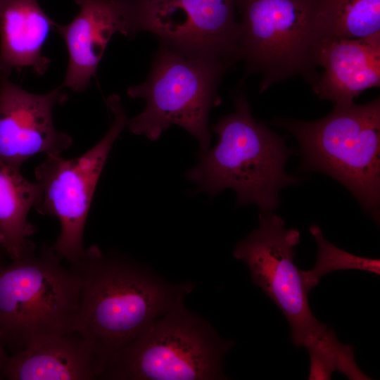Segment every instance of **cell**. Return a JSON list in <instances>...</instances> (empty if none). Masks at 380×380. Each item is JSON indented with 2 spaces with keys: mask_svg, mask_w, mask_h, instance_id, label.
Wrapping results in <instances>:
<instances>
[{
  "mask_svg": "<svg viewBox=\"0 0 380 380\" xmlns=\"http://www.w3.org/2000/svg\"><path fill=\"white\" fill-rule=\"evenodd\" d=\"M310 232L316 241L317 255L312 270H301L304 284L309 291L315 287L326 274L337 270H355L380 274L379 259L357 256L336 247L324 237L317 224H312Z\"/></svg>",
  "mask_w": 380,
  "mask_h": 380,
  "instance_id": "cell-19",
  "label": "cell"
},
{
  "mask_svg": "<svg viewBox=\"0 0 380 380\" xmlns=\"http://www.w3.org/2000/svg\"><path fill=\"white\" fill-rule=\"evenodd\" d=\"M229 66L160 42L148 78L127 89L129 97L146 101L144 110L129 119L130 132L154 141L171 125H178L196 138L200 154L206 153L211 137L209 113Z\"/></svg>",
  "mask_w": 380,
  "mask_h": 380,
  "instance_id": "cell-5",
  "label": "cell"
},
{
  "mask_svg": "<svg viewBox=\"0 0 380 380\" xmlns=\"http://www.w3.org/2000/svg\"><path fill=\"white\" fill-rule=\"evenodd\" d=\"M110 113L108 130L84 154L71 159L61 155L46 156L35 170L40 198L35 209L58 218L61 232L51 246L60 259L72 262L84 251L83 236L94 194L114 142L128 127L120 97L106 100Z\"/></svg>",
  "mask_w": 380,
  "mask_h": 380,
  "instance_id": "cell-8",
  "label": "cell"
},
{
  "mask_svg": "<svg viewBox=\"0 0 380 380\" xmlns=\"http://www.w3.org/2000/svg\"><path fill=\"white\" fill-rule=\"evenodd\" d=\"M238 60L258 73L260 92L273 84L302 76L317 81V55L324 34L316 0H236Z\"/></svg>",
  "mask_w": 380,
  "mask_h": 380,
  "instance_id": "cell-7",
  "label": "cell"
},
{
  "mask_svg": "<svg viewBox=\"0 0 380 380\" xmlns=\"http://www.w3.org/2000/svg\"><path fill=\"white\" fill-rule=\"evenodd\" d=\"M39 198L37 182H30L20 169L0 160V244L11 260L20 256L32 243L29 237L34 228L27 216Z\"/></svg>",
  "mask_w": 380,
  "mask_h": 380,
  "instance_id": "cell-16",
  "label": "cell"
},
{
  "mask_svg": "<svg viewBox=\"0 0 380 380\" xmlns=\"http://www.w3.org/2000/svg\"><path fill=\"white\" fill-rule=\"evenodd\" d=\"M0 74V160L20 169L32 156L61 155L72 138L58 131L52 111L68 95L58 87L44 94L30 93Z\"/></svg>",
  "mask_w": 380,
  "mask_h": 380,
  "instance_id": "cell-11",
  "label": "cell"
},
{
  "mask_svg": "<svg viewBox=\"0 0 380 380\" xmlns=\"http://www.w3.org/2000/svg\"><path fill=\"white\" fill-rule=\"evenodd\" d=\"M300 232L285 229L284 220L272 213H259V227L237 243L234 256L248 266L253 282L277 305L286 317L297 348L328 326L315 318L301 270L294 262Z\"/></svg>",
  "mask_w": 380,
  "mask_h": 380,
  "instance_id": "cell-9",
  "label": "cell"
},
{
  "mask_svg": "<svg viewBox=\"0 0 380 380\" xmlns=\"http://www.w3.org/2000/svg\"><path fill=\"white\" fill-rule=\"evenodd\" d=\"M1 333H0V338H1Z\"/></svg>",
  "mask_w": 380,
  "mask_h": 380,
  "instance_id": "cell-22",
  "label": "cell"
},
{
  "mask_svg": "<svg viewBox=\"0 0 380 380\" xmlns=\"http://www.w3.org/2000/svg\"><path fill=\"white\" fill-rule=\"evenodd\" d=\"M70 267L81 283L74 330L91 349L101 379L114 357L195 287L191 282L167 281L96 246L85 248Z\"/></svg>",
  "mask_w": 380,
  "mask_h": 380,
  "instance_id": "cell-1",
  "label": "cell"
},
{
  "mask_svg": "<svg viewBox=\"0 0 380 380\" xmlns=\"http://www.w3.org/2000/svg\"><path fill=\"white\" fill-rule=\"evenodd\" d=\"M0 265V341L16 352L74 332L80 279L52 247L23 253Z\"/></svg>",
  "mask_w": 380,
  "mask_h": 380,
  "instance_id": "cell-4",
  "label": "cell"
},
{
  "mask_svg": "<svg viewBox=\"0 0 380 380\" xmlns=\"http://www.w3.org/2000/svg\"><path fill=\"white\" fill-rule=\"evenodd\" d=\"M2 373L12 380L101 379L91 349L75 331L15 352L4 362Z\"/></svg>",
  "mask_w": 380,
  "mask_h": 380,
  "instance_id": "cell-14",
  "label": "cell"
},
{
  "mask_svg": "<svg viewBox=\"0 0 380 380\" xmlns=\"http://www.w3.org/2000/svg\"><path fill=\"white\" fill-rule=\"evenodd\" d=\"M139 3L144 6H154L167 4L175 0H139Z\"/></svg>",
  "mask_w": 380,
  "mask_h": 380,
  "instance_id": "cell-20",
  "label": "cell"
},
{
  "mask_svg": "<svg viewBox=\"0 0 380 380\" xmlns=\"http://www.w3.org/2000/svg\"><path fill=\"white\" fill-rule=\"evenodd\" d=\"M0 249H2V250H3V248H2L1 246V244H0ZM3 251H4V250H3Z\"/></svg>",
  "mask_w": 380,
  "mask_h": 380,
  "instance_id": "cell-21",
  "label": "cell"
},
{
  "mask_svg": "<svg viewBox=\"0 0 380 380\" xmlns=\"http://www.w3.org/2000/svg\"><path fill=\"white\" fill-rule=\"evenodd\" d=\"M1 1V0H0V1Z\"/></svg>",
  "mask_w": 380,
  "mask_h": 380,
  "instance_id": "cell-23",
  "label": "cell"
},
{
  "mask_svg": "<svg viewBox=\"0 0 380 380\" xmlns=\"http://www.w3.org/2000/svg\"><path fill=\"white\" fill-rule=\"evenodd\" d=\"M305 348L310 356L308 379H331L334 371L344 374L350 379H371L357 365L353 347L339 342L329 327Z\"/></svg>",
  "mask_w": 380,
  "mask_h": 380,
  "instance_id": "cell-18",
  "label": "cell"
},
{
  "mask_svg": "<svg viewBox=\"0 0 380 380\" xmlns=\"http://www.w3.org/2000/svg\"><path fill=\"white\" fill-rule=\"evenodd\" d=\"M234 344L182 300L114 357L102 379H226L224 357Z\"/></svg>",
  "mask_w": 380,
  "mask_h": 380,
  "instance_id": "cell-6",
  "label": "cell"
},
{
  "mask_svg": "<svg viewBox=\"0 0 380 380\" xmlns=\"http://www.w3.org/2000/svg\"><path fill=\"white\" fill-rule=\"evenodd\" d=\"M137 9L141 30L160 42L229 65L238 61L236 0H175L154 6L137 0Z\"/></svg>",
  "mask_w": 380,
  "mask_h": 380,
  "instance_id": "cell-10",
  "label": "cell"
},
{
  "mask_svg": "<svg viewBox=\"0 0 380 380\" xmlns=\"http://www.w3.org/2000/svg\"><path fill=\"white\" fill-rule=\"evenodd\" d=\"M80 7L68 24H55L68 52L61 87L82 92L95 75L110 39L115 33L129 38L141 32L136 0H75Z\"/></svg>",
  "mask_w": 380,
  "mask_h": 380,
  "instance_id": "cell-12",
  "label": "cell"
},
{
  "mask_svg": "<svg viewBox=\"0 0 380 380\" xmlns=\"http://www.w3.org/2000/svg\"><path fill=\"white\" fill-rule=\"evenodd\" d=\"M324 38L380 36V0H316Z\"/></svg>",
  "mask_w": 380,
  "mask_h": 380,
  "instance_id": "cell-17",
  "label": "cell"
},
{
  "mask_svg": "<svg viewBox=\"0 0 380 380\" xmlns=\"http://www.w3.org/2000/svg\"><path fill=\"white\" fill-rule=\"evenodd\" d=\"M55 24L37 0H1L0 74L31 68L37 75H44L51 60L42 49Z\"/></svg>",
  "mask_w": 380,
  "mask_h": 380,
  "instance_id": "cell-15",
  "label": "cell"
},
{
  "mask_svg": "<svg viewBox=\"0 0 380 380\" xmlns=\"http://www.w3.org/2000/svg\"><path fill=\"white\" fill-rule=\"evenodd\" d=\"M323 68L312 89L320 99L354 101L362 91L380 86V36L324 38L317 55Z\"/></svg>",
  "mask_w": 380,
  "mask_h": 380,
  "instance_id": "cell-13",
  "label": "cell"
},
{
  "mask_svg": "<svg viewBox=\"0 0 380 380\" xmlns=\"http://www.w3.org/2000/svg\"><path fill=\"white\" fill-rule=\"evenodd\" d=\"M211 129L218 142L200 154L187 178L210 195L232 189L237 205L254 203L261 212L272 213L279 205V191L299 182L285 171L293 153L285 139L254 119L243 94L234 97V112Z\"/></svg>",
  "mask_w": 380,
  "mask_h": 380,
  "instance_id": "cell-2",
  "label": "cell"
},
{
  "mask_svg": "<svg viewBox=\"0 0 380 380\" xmlns=\"http://www.w3.org/2000/svg\"><path fill=\"white\" fill-rule=\"evenodd\" d=\"M274 123L296 138L303 169L336 179L379 223V97L362 105L354 101L334 103L327 116L314 121L278 118Z\"/></svg>",
  "mask_w": 380,
  "mask_h": 380,
  "instance_id": "cell-3",
  "label": "cell"
}]
</instances>
